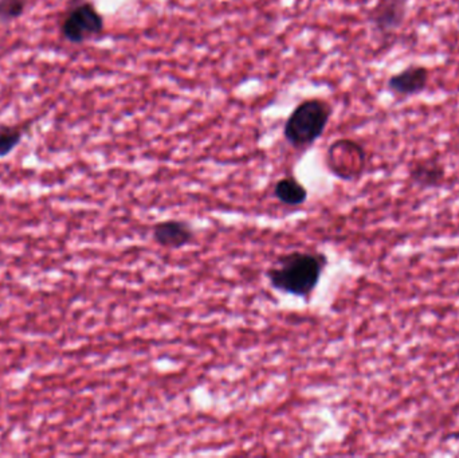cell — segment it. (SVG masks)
I'll return each instance as SVG.
<instances>
[{"label":"cell","instance_id":"obj_1","mask_svg":"<svg viewBox=\"0 0 459 458\" xmlns=\"http://www.w3.org/2000/svg\"><path fill=\"white\" fill-rule=\"evenodd\" d=\"M328 258L321 253L291 252L281 255L266 272L272 288L286 295L309 298L317 288Z\"/></svg>","mask_w":459,"mask_h":458},{"label":"cell","instance_id":"obj_8","mask_svg":"<svg viewBox=\"0 0 459 458\" xmlns=\"http://www.w3.org/2000/svg\"><path fill=\"white\" fill-rule=\"evenodd\" d=\"M444 177V167L437 161H422L411 169V179L422 187H437Z\"/></svg>","mask_w":459,"mask_h":458},{"label":"cell","instance_id":"obj_9","mask_svg":"<svg viewBox=\"0 0 459 458\" xmlns=\"http://www.w3.org/2000/svg\"><path fill=\"white\" fill-rule=\"evenodd\" d=\"M23 136L24 129L21 126L0 125V159L13 152L21 144Z\"/></svg>","mask_w":459,"mask_h":458},{"label":"cell","instance_id":"obj_2","mask_svg":"<svg viewBox=\"0 0 459 458\" xmlns=\"http://www.w3.org/2000/svg\"><path fill=\"white\" fill-rule=\"evenodd\" d=\"M331 104L323 99H307L299 102L286 118L283 137L294 150H304L315 144L331 120Z\"/></svg>","mask_w":459,"mask_h":458},{"label":"cell","instance_id":"obj_4","mask_svg":"<svg viewBox=\"0 0 459 458\" xmlns=\"http://www.w3.org/2000/svg\"><path fill=\"white\" fill-rule=\"evenodd\" d=\"M410 0H380L371 13L369 23L382 37L395 34L406 22Z\"/></svg>","mask_w":459,"mask_h":458},{"label":"cell","instance_id":"obj_6","mask_svg":"<svg viewBox=\"0 0 459 458\" xmlns=\"http://www.w3.org/2000/svg\"><path fill=\"white\" fill-rule=\"evenodd\" d=\"M152 236L160 246L182 249L195 239V231L186 220H169L155 225Z\"/></svg>","mask_w":459,"mask_h":458},{"label":"cell","instance_id":"obj_3","mask_svg":"<svg viewBox=\"0 0 459 458\" xmlns=\"http://www.w3.org/2000/svg\"><path fill=\"white\" fill-rule=\"evenodd\" d=\"M59 31L66 42L82 45L104 34L105 19L91 0H77L65 11Z\"/></svg>","mask_w":459,"mask_h":458},{"label":"cell","instance_id":"obj_5","mask_svg":"<svg viewBox=\"0 0 459 458\" xmlns=\"http://www.w3.org/2000/svg\"><path fill=\"white\" fill-rule=\"evenodd\" d=\"M429 85V69L420 65H411L402 72L391 75L387 89L398 97H414L423 93Z\"/></svg>","mask_w":459,"mask_h":458},{"label":"cell","instance_id":"obj_7","mask_svg":"<svg viewBox=\"0 0 459 458\" xmlns=\"http://www.w3.org/2000/svg\"><path fill=\"white\" fill-rule=\"evenodd\" d=\"M273 193L275 198L286 206H301L307 199V188L294 177H286L278 180Z\"/></svg>","mask_w":459,"mask_h":458},{"label":"cell","instance_id":"obj_10","mask_svg":"<svg viewBox=\"0 0 459 458\" xmlns=\"http://www.w3.org/2000/svg\"><path fill=\"white\" fill-rule=\"evenodd\" d=\"M30 0H0V24L16 21L26 13Z\"/></svg>","mask_w":459,"mask_h":458}]
</instances>
